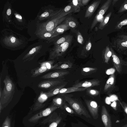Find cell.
<instances>
[{"instance_id": "obj_6", "label": "cell", "mask_w": 127, "mask_h": 127, "mask_svg": "<svg viewBox=\"0 0 127 127\" xmlns=\"http://www.w3.org/2000/svg\"><path fill=\"white\" fill-rule=\"evenodd\" d=\"M72 39V36L66 41L60 45L50 48L48 51L49 53L48 59L54 60L62 56L70 45Z\"/></svg>"}, {"instance_id": "obj_18", "label": "cell", "mask_w": 127, "mask_h": 127, "mask_svg": "<svg viewBox=\"0 0 127 127\" xmlns=\"http://www.w3.org/2000/svg\"><path fill=\"white\" fill-rule=\"evenodd\" d=\"M66 83L63 84L50 90L48 92H45L48 98L58 94L61 90L66 85Z\"/></svg>"}, {"instance_id": "obj_49", "label": "cell", "mask_w": 127, "mask_h": 127, "mask_svg": "<svg viewBox=\"0 0 127 127\" xmlns=\"http://www.w3.org/2000/svg\"><path fill=\"white\" fill-rule=\"evenodd\" d=\"M124 8L126 9L127 10V4H125L124 6Z\"/></svg>"}, {"instance_id": "obj_37", "label": "cell", "mask_w": 127, "mask_h": 127, "mask_svg": "<svg viewBox=\"0 0 127 127\" xmlns=\"http://www.w3.org/2000/svg\"><path fill=\"white\" fill-rule=\"evenodd\" d=\"M96 70L97 68H95L85 67L82 68V70L84 73H88L96 71Z\"/></svg>"}, {"instance_id": "obj_14", "label": "cell", "mask_w": 127, "mask_h": 127, "mask_svg": "<svg viewBox=\"0 0 127 127\" xmlns=\"http://www.w3.org/2000/svg\"><path fill=\"white\" fill-rule=\"evenodd\" d=\"M101 118L105 127H112L110 117L105 106H102L101 110Z\"/></svg>"}, {"instance_id": "obj_46", "label": "cell", "mask_w": 127, "mask_h": 127, "mask_svg": "<svg viewBox=\"0 0 127 127\" xmlns=\"http://www.w3.org/2000/svg\"><path fill=\"white\" fill-rule=\"evenodd\" d=\"M117 103L116 101H114L111 104V106L115 109H116V107L117 106Z\"/></svg>"}, {"instance_id": "obj_32", "label": "cell", "mask_w": 127, "mask_h": 127, "mask_svg": "<svg viewBox=\"0 0 127 127\" xmlns=\"http://www.w3.org/2000/svg\"><path fill=\"white\" fill-rule=\"evenodd\" d=\"M112 55V53L109 50V48L107 47L105 50L104 55V58L105 62L108 63L110 58Z\"/></svg>"}, {"instance_id": "obj_42", "label": "cell", "mask_w": 127, "mask_h": 127, "mask_svg": "<svg viewBox=\"0 0 127 127\" xmlns=\"http://www.w3.org/2000/svg\"><path fill=\"white\" fill-rule=\"evenodd\" d=\"M127 25V19H126L121 22L118 25L119 28H121L122 26Z\"/></svg>"}, {"instance_id": "obj_17", "label": "cell", "mask_w": 127, "mask_h": 127, "mask_svg": "<svg viewBox=\"0 0 127 127\" xmlns=\"http://www.w3.org/2000/svg\"><path fill=\"white\" fill-rule=\"evenodd\" d=\"M74 12V9L70 3L66 6L63 9H62L60 12L55 15L54 16L57 18H61L66 16L72 12Z\"/></svg>"}, {"instance_id": "obj_1", "label": "cell", "mask_w": 127, "mask_h": 127, "mask_svg": "<svg viewBox=\"0 0 127 127\" xmlns=\"http://www.w3.org/2000/svg\"><path fill=\"white\" fill-rule=\"evenodd\" d=\"M29 42L27 37L10 29H4L0 32V44L6 49L12 51L23 49Z\"/></svg>"}, {"instance_id": "obj_30", "label": "cell", "mask_w": 127, "mask_h": 127, "mask_svg": "<svg viewBox=\"0 0 127 127\" xmlns=\"http://www.w3.org/2000/svg\"><path fill=\"white\" fill-rule=\"evenodd\" d=\"M111 14V12L109 13L105 18L101 22L99 25L98 28L101 30L102 29L108 22L110 17Z\"/></svg>"}, {"instance_id": "obj_28", "label": "cell", "mask_w": 127, "mask_h": 127, "mask_svg": "<svg viewBox=\"0 0 127 127\" xmlns=\"http://www.w3.org/2000/svg\"><path fill=\"white\" fill-rule=\"evenodd\" d=\"M73 65L69 61L63 62L62 64L57 67L54 68L53 70L61 69L71 68Z\"/></svg>"}, {"instance_id": "obj_36", "label": "cell", "mask_w": 127, "mask_h": 127, "mask_svg": "<svg viewBox=\"0 0 127 127\" xmlns=\"http://www.w3.org/2000/svg\"><path fill=\"white\" fill-rule=\"evenodd\" d=\"M92 46V44L89 39L86 43L83 48L84 52H88L91 49Z\"/></svg>"}, {"instance_id": "obj_10", "label": "cell", "mask_w": 127, "mask_h": 127, "mask_svg": "<svg viewBox=\"0 0 127 127\" xmlns=\"http://www.w3.org/2000/svg\"><path fill=\"white\" fill-rule=\"evenodd\" d=\"M62 80H47L40 82L38 84V87L40 89L51 90L63 84Z\"/></svg>"}, {"instance_id": "obj_13", "label": "cell", "mask_w": 127, "mask_h": 127, "mask_svg": "<svg viewBox=\"0 0 127 127\" xmlns=\"http://www.w3.org/2000/svg\"><path fill=\"white\" fill-rule=\"evenodd\" d=\"M100 81L97 79H93L79 82L74 84L73 87L77 88H88L98 86L100 85Z\"/></svg>"}, {"instance_id": "obj_31", "label": "cell", "mask_w": 127, "mask_h": 127, "mask_svg": "<svg viewBox=\"0 0 127 127\" xmlns=\"http://www.w3.org/2000/svg\"><path fill=\"white\" fill-rule=\"evenodd\" d=\"M48 98L45 93L42 92L37 99V102L42 103L44 102Z\"/></svg>"}, {"instance_id": "obj_26", "label": "cell", "mask_w": 127, "mask_h": 127, "mask_svg": "<svg viewBox=\"0 0 127 127\" xmlns=\"http://www.w3.org/2000/svg\"><path fill=\"white\" fill-rule=\"evenodd\" d=\"M69 1L74 8V13L78 12L80 11V8L82 6L81 0H73Z\"/></svg>"}, {"instance_id": "obj_5", "label": "cell", "mask_w": 127, "mask_h": 127, "mask_svg": "<svg viewBox=\"0 0 127 127\" xmlns=\"http://www.w3.org/2000/svg\"><path fill=\"white\" fill-rule=\"evenodd\" d=\"M64 96L65 101L68 103L77 114L80 116L83 115L88 118H91L85 107L80 101L68 96Z\"/></svg>"}, {"instance_id": "obj_47", "label": "cell", "mask_w": 127, "mask_h": 127, "mask_svg": "<svg viewBox=\"0 0 127 127\" xmlns=\"http://www.w3.org/2000/svg\"><path fill=\"white\" fill-rule=\"evenodd\" d=\"M121 45L123 47H127V41L122 42Z\"/></svg>"}, {"instance_id": "obj_29", "label": "cell", "mask_w": 127, "mask_h": 127, "mask_svg": "<svg viewBox=\"0 0 127 127\" xmlns=\"http://www.w3.org/2000/svg\"><path fill=\"white\" fill-rule=\"evenodd\" d=\"M72 36L69 35H65L61 37L53 43V47H56L60 45L66 41Z\"/></svg>"}, {"instance_id": "obj_16", "label": "cell", "mask_w": 127, "mask_h": 127, "mask_svg": "<svg viewBox=\"0 0 127 127\" xmlns=\"http://www.w3.org/2000/svg\"><path fill=\"white\" fill-rule=\"evenodd\" d=\"M100 2V0H96L90 5L86 9L85 17L88 19L91 17L97 8Z\"/></svg>"}, {"instance_id": "obj_3", "label": "cell", "mask_w": 127, "mask_h": 127, "mask_svg": "<svg viewBox=\"0 0 127 127\" xmlns=\"http://www.w3.org/2000/svg\"><path fill=\"white\" fill-rule=\"evenodd\" d=\"M3 82L4 87L0 98V102L2 104L7 102L12 98L15 91V85L9 76H6Z\"/></svg>"}, {"instance_id": "obj_12", "label": "cell", "mask_w": 127, "mask_h": 127, "mask_svg": "<svg viewBox=\"0 0 127 127\" xmlns=\"http://www.w3.org/2000/svg\"><path fill=\"white\" fill-rule=\"evenodd\" d=\"M58 108H59L53 104L51 106L32 117L30 119V121H35L43 117L48 116Z\"/></svg>"}, {"instance_id": "obj_41", "label": "cell", "mask_w": 127, "mask_h": 127, "mask_svg": "<svg viewBox=\"0 0 127 127\" xmlns=\"http://www.w3.org/2000/svg\"><path fill=\"white\" fill-rule=\"evenodd\" d=\"M109 97L111 102H113L117 100L119 101L117 96L115 95H112L110 96Z\"/></svg>"}, {"instance_id": "obj_35", "label": "cell", "mask_w": 127, "mask_h": 127, "mask_svg": "<svg viewBox=\"0 0 127 127\" xmlns=\"http://www.w3.org/2000/svg\"><path fill=\"white\" fill-rule=\"evenodd\" d=\"M87 92L88 94L91 96H95L99 95V91L95 89H88Z\"/></svg>"}, {"instance_id": "obj_4", "label": "cell", "mask_w": 127, "mask_h": 127, "mask_svg": "<svg viewBox=\"0 0 127 127\" xmlns=\"http://www.w3.org/2000/svg\"><path fill=\"white\" fill-rule=\"evenodd\" d=\"M62 9L56 10L53 6L48 5L42 7L37 14L35 19L38 22L46 21L60 12Z\"/></svg>"}, {"instance_id": "obj_43", "label": "cell", "mask_w": 127, "mask_h": 127, "mask_svg": "<svg viewBox=\"0 0 127 127\" xmlns=\"http://www.w3.org/2000/svg\"><path fill=\"white\" fill-rule=\"evenodd\" d=\"M90 1V0H81L82 6L87 5Z\"/></svg>"}, {"instance_id": "obj_44", "label": "cell", "mask_w": 127, "mask_h": 127, "mask_svg": "<svg viewBox=\"0 0 127 127\" xmlns=\"http://www.w3.org/2000/svg\"><path fill=\"white\" fill-rule=\"evenodd\" d=\"M120 103L124 108V111L127 114V104L124 102L122 103L120 102Z\"/></svg>"}, {"instance_id": "obj_45", "label": "cell", "mask_w": 127, "mask_h": 127, "mask_svg": "<svg viewBox=\"0 0 127 127\" xmlns=\"http://www.w3.org/2000/svg\"><path fill=\"white\" fill-rule=\"evenodd\" d=\"M106 103L108 105L111 104V101L109 97H107L105 99Z\"/></svg>"}, {"instance_id": "obj_39", "label": "cell", "mask_w": 127, "mask_h": 127, "mask_svg": "<svg viewBox=\"0 0 127 127\" xmlns=\"http://www.w3.org/2000/svg\"><path fill=\"white\" fill-rule=\"evenodd\" d=\"M64 109H65L68 113L71 114L75 113L74 111L70 107L67 105L65 101L64 102Z\"/></svg>"}, {"instance_id": "obj_50", "label": "cell", "mask_w": 127, "mask_h": 127, "mask_svg": "<svg viewBox=\"0 0 127 127\" xmlns=\"http://www.w3.org/2000/svg\"><path fill=\"white\" fill-rule=\"evenodd\" d=\"M122 127H127V124Z\"/></svg>"}, {"instance_id": "obj_20", "label": "cell", "mask_w": 127, "mask_h": 127, "mask_svg": "<svg viewBox=\"0 0 127 127\" xmlns=\"http://www.w3.org/2000/svg\"><path fill=\"white\" fill-rule=\"evenodd\" d=\"M70 28L65 23L60 25L57 26L53 31L56 35H59L70 29Z\"/></svg>"}, {"instance_id": "obj_11", "label": "cell", "mask_w": 127, "mask_h": 127, "mask_svg": "<svg viewBox=\"0 0 127 127\" xmlns=\"http://www.w3.org/2000/svg\"><path fill=\"white\" fill-rule=\"evenodd\" d=\"M85 102L92 116L94 119L98 116L99 106L95 101L92 100H85Z\"/></svg>"}, {"instance_id": "obj_8", "label": "cell", "mask_w": 127, "mask_h": 127, "mask_svg": "<svg viewBox=\"0 0 127 127\" xmlns=\"http://www.w3.org/2000/svg\"><path fill=\"white\" fill-rule=\"evenodd\" d=\"M11 24L17 29L22 31L27 28L28 22L18 12L14 10Z\"/></svg>"}, {"instance_id": "obj_21", "label": "cell", "mask_w": 127, "mask_h": 127, "mask_svg": "<svg viewBox=\"0 0 127 127\" xmlns=\"http://www.w3.org/2000/svg\"><path fill=\"white\" fill-rule=\"evenodd\" d=\"M45 66H42L33 69L32 70L31 73L32 74V77H35L42 73L49 71Z\"/></svg>"}, {"instance_id": "obj_15", "label": "cell", "mask_w": 127, "mask_h": 127, "mask_svg": "<svg viewBox=\"0 0 127 127\" xmlns=\"http://www.w3.org/2000/svg\"><path fill=\"white\" fill-rule=\"evenodd\" d=\"M69 73V72L68 71H55L48 73L42 76L41 78L43 79L59 78L66 75Z\"/></svg>"}, {"instance_id": "obj_22", "label": "cell", "mask_w": 127, "mask_h": 127, "mask_svg": "<svg viewBox=\"0 0 127 127\" xmlns=\"http://www.w3.org/2000/svg\"><path fill=\"white\" fill-rule=\"evenodd\" d=\"M64 22L70 28L75 29L78 26V23L76 20L72 16L66 17Z\"/></svg>"}, {"instance_id": "obj_23", "label": "cell", "mask_w": 127, "mask_h": 127, "mask_svg": "<svg viewBox=\"0 0 127 127\" xmlns=\"http://www.w3.org/2000/svg\"><path fill=\"white\" fill-rule=\"evenodd\" d=\"M65 101L64 98H63L60 96L54 98L53 100V104L54 105L60 108L62 110L64 109V105Z\"/></svg>"}, {"instance_id": "obj_40", "label": "cell", "mask_w": 127, "mask_h": 127, "mask_svg": "<svg viewBox=\"0 0 127 127\" xmlns=\"http://www.w3.org/2000/svg\"><path fill=\"white\" fill-rule=\"evenodd\" d=\"M116 71L114 68H111L107 69L106 72V74L108 75H112L114 74Z\"/></svg>"}, {"instance_id": "obj_24", "label": "cell", "mask_w": 127, "mask_h": 127, "mask_svg": "<svg viewBox=\"0 0 127 127\" xmlns=\"http://www.w3.org/2000/svg\"><path fill=\"white\" fill-rule=\"evenodd\" d=\"M111 1L108 0L106 2L100 7L96 15L103 16L109 7Z\"/></svg>"}, {"instance_id": "obj_27", "label": "cell", "mask_w": 127, "mask_h": 127, "mask_svg": "<svg viewBox=\"0 0 127 127\" xmlns=\"http://www.w3.org/2000/svg\"><path fill=\"white\" fill-rule=\"evenodd\" d=\"M114 65L118 72L120 73L121 70L120 62L119 58L115 54H113L112 55Z\"/></svg>"}, {"instance_id": "obj_25", "label": "cell", "mask_w": 127, "mask_h": 127, "mask_svg": "<svg viewBox=\"0 0 127 127\" xmlns=\"http://www.w3.org/2000/svg\"><path fill=\"white\" fill-rule=\"evenodd\" d=\"M115 80L114 74L111 75L107 80L105 86L104 90L106 91L111 87L114 84Z\"/></svg>"}, {"instance_id": "obj_33", "label": "cell", "mask_w": 127, "mask_h": 127, "mask_svg": "<svg viewBox=\"0 0 127 127\" xmlns=\"http://www.w3.org/2000/svg\"><path fill=\"white\" fill-rule=\"evenodd\" d=\"M62 120L61 117L60 116H58L54 121L50 125L49 127H57Z\"/></svg>"}, {"instance_id": "obj_9", "label": "cell", "mask_w": 127, "mask_h": 127, "mask_svg": "<svg viewBox=\"0 0 127 127\" xmlns=\"http://www.w3.org/2000/svg\"><path fill=\"white\" fill-rule=\"evenodd\" d=\"M14 10L11 2L9 0H7L4 5L2 15L4 26L9 29L10 25L11 24Z\"/></svg>"}, {"instance_id": "obj_7", "label": "cell", "mask_w": 127, "mask_h": 127, "mask_svg": "<svg viewBox=\"0 0 127 127\" xmlns=\"http://www.w3.org/2000/svg\"><path fill=\"white\" fill-rule=\"evenodd\" d=\"M58 35L52 32H40L34 34L28 39V41H32L38 39V41H42L46 42L51 44L56 40Z\"/></svg>"}, {"instance_id": "obj_48", "label": "cell", "mask_w": 127, "mask_h": 127, "mask_svg": "<svg viewBox=\"0 0 127 127\" xmlns=\"http://www.w3.org/2000/svg\"><path fill=\"white\" fill-rule=\"evenodd\" d=\"M2 91L1 90V88H0V98H1L2 95Z\"/></svg>"}, {"instance_id": "obj_19", "label": "cell", "mask_w": 127, "mask_h": 127, "mask_svg": "<svg viewBox=\"0 0 127 127\" xmlns=\"http://www.w3.org/2000/svg\"><path fill=\"white\" fill-rule=\"evenodd\" d=\"M87 88H77L72 87L67 88H63L60 90L58 94H64L77 91H84L86 90Z\"/></svg>"}, {"instance_id": "obj_38", "label": "cell", "mask_w": 127, "mask_h": 127, "mask_svg": "<svg viewBox=\"0 0 127 127\" xmlns=\"http://www.w3.org/2000/svg\"><path fill=\"white\" fill-rule=\"evenodd\" d=\"M11 120L7 117L3 122L2 127H10Z\"/></svg>"}, {"instance_id": "obj_34", "label": "cell", "mask_w": 127, "mask_h": 127, "mask_svg": "<svg viewBox=\"0 0 127 127\" xmlns=\"http://www.w3.org/2000/svg\"><path fill=\"white\" fill-rule=\"evenodd\" d=\"M77 40L78 42L81 44H83L84 42V40L81 33L79 30L77 31Z\"/></svg>"}, {"instance_id": "obj_2", "label": "cell", "mask_w": 127, "mask_h": 127, "mask_svg": "<svg viewBox=\"0 0 127 127\" xmlns=\"http://www.w3.org/2000/svg\"><path fill=\"white\" fill-rule=\"evenodd\" d=\"M51 44L45 41H38L30 45L23 54L22 60L24 62L31 61L37 57L44 55L49 51Z\"/></svg>"}]
</instances>
